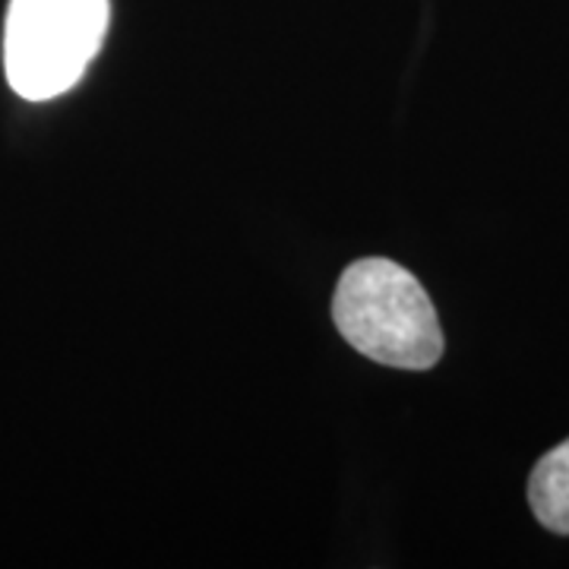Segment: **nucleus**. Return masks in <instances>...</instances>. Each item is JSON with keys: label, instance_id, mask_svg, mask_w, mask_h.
I'll use <instances>...</instances> for the list:
<instances>
[{"label": "nucleus", "instance_id": "nucleus-2", "mask_svg": "<svg viewBox=\"0 0 569 569\" xmlns=\"http://www.w3.org/2000/svg\"><path fill=\"white\" fill-rule=\"evenodd\" d=\"M108 0H10L3 67L13 92L29 102L73 89L102 48Z\"/></svg>", "mask_w": 569, "mask_h": 569}, {"label": "nucleus", "instance_id": "nucleus-3", "mask_svg": "<svg viewBox=\"0 0 569 569\" xmlns=\"http://www.w3.org/2000/svg\"><path fill=\"white\" fill-rule=\"evenodd\" d=\"M529 503L545 529L569 535V440L550 449L535 466L529 481Z\"/></svg>", "mask_w": 569, "mask_h": 569}, {"label": "nucleus", "instance_id": "nucleus-1", "mask_svg": "<svg viewBox=\"0 0 569 569\" xmlns=\"http://www.w3.org/2000/svg\"><path fill=\"white\" fill-rule=\"evenodd\" d=\"M339 332L370 361L427 370L443 355V329L421 282L392 260L367 257L342 272L332 298Z\"/></svg>", "mask_w": 569, "mask_h": 569}]
</instances>
